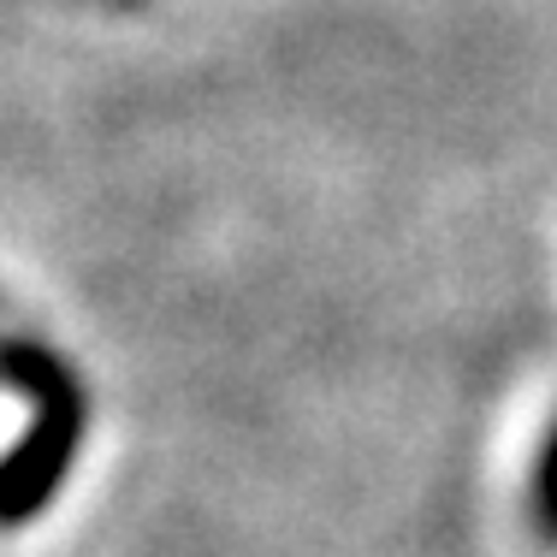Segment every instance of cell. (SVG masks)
Returning <instances> with one entry per match:
<instances>
[{"label":"cell","mask_w":557,"mask_h":557,"mask_svg":"<svg viewBox=\"0 0 557 557\" xmlns=\"http://www.w3.org/2000/svg\"><path fill=\"white\" fill-rule=\"evenodd\" d=\"M534 516L546 534H557V433L540 450V481H534Z\"/></svg>","instance_id":"obj_2"},{"label":"cell","mask_w":557,"mask_h":557,"mask_svg":"<svg viewBox=\"0 0 557 557\" xmlns=\"http://www.w3.org/2000/svg\"><path fill=\"white\" fill-rule=\"evenodd\" d=\"M0 386L24 397V440L0 457V528H30L60 498L89 433L84 374L30 333H0Z\"/></svg>","instance_id":"obj_1"}]
</instances>
